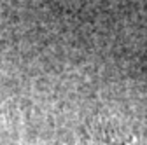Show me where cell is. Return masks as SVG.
<instances>
[{"label": "cell", "instance_id": "1", "mask_svg": "<svg viewBox=\"0 0 147 145\" xmlns=\"http://www.w3.org/2000/svg\"><path fill=\"white\" fill-rule=\"evenodd\" d=\"M91 138L96 142V145H147V138H144L140 133L109 124L96 126Z\"/></svg>", "mask_w": 147, "mask_h": 145}]
</instances>
